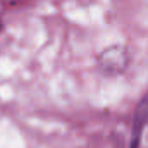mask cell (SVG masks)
Listing matches in <instances>:
<instances>
[{
  "instance_id": "1",
  "label": "cell",
  "mask_w": 148,
  "mask_h": 148,
  "mask_svg": "<svg viewBox=\"0 0 148 148\" xmlns=\"http://www.w3.org/2000/svg\"><path fill=\"white\" fill-rule=\"evenodd\" d=\"M100 71L105 74H121L126 71L127 64H129V55L127 50L124 47L119 45H112L109 48H105L103 52H100L98 60H97Z\"/></svg>"
},
{
  "instance_id": "2",
  "label": "cell",
  "mask_w": 148,
  "mask_h": 148,
  "mask_svg": "<svg viewBox=\"0 0 148 148\" xmlns=\"http://www.w3.org/2000/svg\"><path fill=\"white\" fill-rule=\"evenodd\" d=\"M148 126V91L141 97L140 103L134 109L133 115V126H131V140H129V148H140L141 136Z\"/></svg>"
},
{
  "instance_id": "3",
  "label": "cell",
  "mask_w": 148,
  "mask_h": 148,
  "mask_svg": "<svg viewBox=\"0 0 148 148\" xmlns=\"http://www.w3.org/2000/svg\"><path fill=\"white\" fill-rule=\"evenodd\" d=\"M0 31H2V23H0Z\"/></svg>"
}]
</instances>
